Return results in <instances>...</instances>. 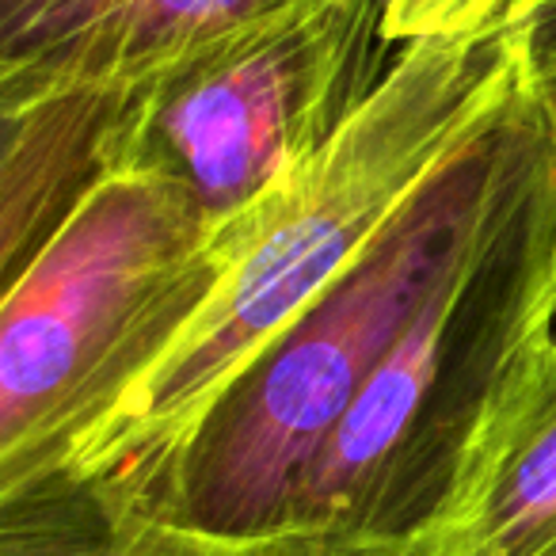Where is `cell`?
Segmentation results:
<instances>
[{
  "label": "cell",
  "mask_w": 556,
  "mask_h": 556,
  "mask_svg": "<svg viewBox=\"0 0 556 556\" xmlns=\"http://www.w3.org/2000/svg\"><path fill=\"white\" fill-rule=\"evenodd\" d=\"M526 77V20L488 35L404 42L325 146L210 222L206 290L108 408L65 442L47 480L168 510L225 396L510 115Z\"/></svg>",
  "instance_id": "obj_1"
},
{
  "label": "cell",
  "mask_w": 556,
  "mask_h": 556,
  "mask_svg": "<svg viewBox=\"0 0 556 556\" xmlns=\"http://www.w3.org/2000/svg\"><path fill=\"white\" fill-rule=\"evenodd\" d=\"M553 328L556 115L530 73L431 290L317 457L294 518L332 530L355 556H419Z\"/></svg>",
  "instance_id": "obj_2"
},
{
  "label": "cell",
  "mask_w": 556,
  "mask_h": 556,
  "mask_svg": "<svg viewBox=\"0 0 556 556\" xmlns=\"http://www.w3.org/2000/svg\"><path fill=\"white\" fill-rule=\"evenodd\" d=\"M206 225L176 176L115 156L4 278L0 500L47 480L100 412Z\"/></svg>",
  "instance_id": "obj_3"
},
{
  "label": "cell",
  "mask_w": 556,
  "mask_h": 556,
  "mask_svg": "<svg viewBox=\"0 0 556 556\" xmlns=\"http://www.w3.org/2000/svg\"><path fill=\"white\" fill-rule=\"evenodd\" d=\"M507 118L244 374L194 442L168 510L229 530L294 518L317 457L431 290L492 172Z\"/></svg>",
  "instance_id": "obj_4"
},
{
  "label": "cell",
  "mask_w": 556,
  "mask_h": 556,
  "mask_svg": "<svg viewBox=\"0 0 556 556\" xmlns=\"http://www.w3.org/2000/svg\"><path fill=\"white\" fill-rule=\"evenodd\" d=\"M396 54L381 0H290L130 88L111 161L156 164L214 222L325 146Z\"/></svg>",
  "instance_id": "obj_5"
},
{
  "label": "cell",
  "mask_w": 556,
  "mask_h": 556,
  "mask_svg": "<svg viewBox=\"0 0 556 556\" xmlns=\"http://www.w3.org/2000/svg\"><path fill=\"white\" fill-rule=\"evenodd\" d=\"M290 0H0V88L130 92L229 27Z\"/></svg>",
  "instance_id": "obj_6"
},
{
  "label": "cell",
  "mask_w": 556,
  "mask_h": 556,
  "mask_svg": "<svg viewBox=\"0 0 556 556\" xmlns=\"http://www.w3.org/2000/svg\"><path fill=\"white\" fill-rule=\"evenodd\" d=\"M419 556H556V328L500 401Z\"/></svg>",
  "instance_id": "obj_7"
},
{
  "label": "cell",
  "mask_w": 556,
  "mask_h": 556,
  "mask_svg": "<svg viewBox=\"0 0 556 556\" xmlns=\"http://www.w3.org/2000/svg\"><path fill=\"white\" fill-rule=\"evenodd\" d=\"M0 556H355L317 522L229 530L138 495L42 480L0 500Z\"/></svg>",
  "instance_id": "obj_8"
},
{
  "label": "cell",
  "mask_w": 556,
  "mask_h": 556,
  "mask_svg": "<svg viewBox=\"0 0 556 556\" xmlns=\"http://www.w3.org/2000/svg\"><path fill=\"white\" fill-rule=\"evenodd\" d=\"M126 92L0 88V278H9L111 161Z\"/></svg>",
  "instance_id": "obj_9"
},
{
  "label": "cell",
  "mask_w": 556,
  "mask_h": 556,
  "mask_svg": "<svg viewBox=\"0 0 556 556\" xmlns=\"http://www.w3.org/2000/svg\"><path fill=\"white\" fill-rule=\"evenodd\" d=\"M538 0H381L389 42L404 47L434 35H488L522 24Z\"/></svg>",
  "instance_id": "obj_10"
},
{
  "label": "cell",
  "mask_w": 556,
  "mask_h": 556,
  "mask_svg": "<svg viewBox=\"0 0 556 556\" xmlns=\"http://www.w3.org/2000/svg\"><path fill=\"white\" fill-rule=\"evenodd\" d=\"M526 50L533 85L556 115V0H538L526 16Z\"/></svg>",
  "instance_id": "obj_11"
}]
</instances>
